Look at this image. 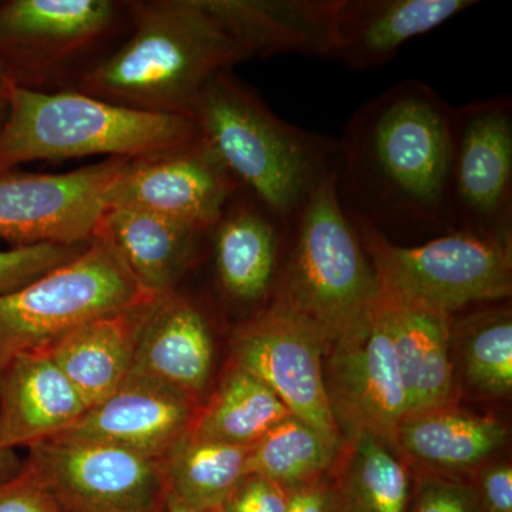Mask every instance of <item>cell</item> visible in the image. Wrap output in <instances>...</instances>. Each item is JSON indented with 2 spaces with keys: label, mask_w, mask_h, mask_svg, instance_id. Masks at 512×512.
<instances>
[{
  "label": "cell",
  "mask_w": 512,
  "mask_h": 512,
  "mask_svg": "<svg viewBox=\"0 0 512 512\" xmlns=\"http://www.w3.org/2000/svg\"><path fill=\"white\" fill-rule=\"evenodd\" d=\"M451 110L406 80L367 101L338 141L336 192L353 220L387 231H451Z\"/></svg>",
  "instance_id": "6da1fadb"
},
{
  "label": "cell",
  "mask_w": 512,
  "mask_h": 512,
  "mask_svg": "<svg viewBox=\"0 0 512 512\" xmlns=\"http://www.w3.org/2000/svg\"><path fill=\"white\" fill-rule=\"evenodd\" d=\"M130 39L84 72L74 89L128 109L191 117L215 74L251 59L204 0L126 3Z\"/></svg>",
  "instance_id": "7a4b0ae2"
},
{
  "label": "cell",
  "mask_w": 512,
  "mask_h": 512,
  "mask_svg": "<svg viewBox=\"0 0 512 512\" xmlns=\"http://www.w3.org/2000/svg\"><path fill=\"white\" fill-rule=\"evenodd\" d=\"M191 117L239 190L286 222L335 171L338 140L279 119L231 70L202 87Z\"/></svg>",
  "instance_id": "3957f363"
},
{
  "label": "cell",
  "mask_w": 512,
  "mask_h": 512,
  "mask_svg": "<svg viewBox=\"0 0 512 512\" xmlns=\"http://www.w3.org/2000/svg\"><path fill=\"white\" fill-rule=\"evenodd\" d=\"M0 126V173L32 161L93 156L146 158L201 137L192 117L128 109L77 92L46 93L10 83Z\"/></svg>",
  "instance_id": "277c9868"
},
{
  "label": "cell",
  "mask_w": 512,
  "mask_h": 512,
  "mask_svg": "<svg viewBox=\"0 0 512 512\" xmlns=\"http://www.w3.org/2000/svg\"><path fill=\"white\" fill-rule=\"evenodd\" d=\"M380 302L375 269L340 204L333 171L289 221L271 303L308 320L328 349L362 332Z\"/></svg>",
  "instance_id": "5b68a950"
},
{
  "label": "cell",
  "mask_w": 512,
  "mask_h": 512,
  "mask_svg": "<svg viewBox=\"0 0 512 512\" xmlns=\"http://www.w3.org/2000/svg\"><path fill=\"white\" fill-rule=\"evenodd\" d=\"M350 220L375 269L382 301L390 305L454 315L511 296L512 238L451 229L404 247L367 222Z\"/></svg>",
  "instance_id": "8992f818"
},
{
  "label": "cell",
  "mask_w": 512,
  "mask_h": 512,
  "mask_svg": "<svg viewBox=\"0 0 512 512\" xmlns=\"http://www.w3.org/2000/svg\"><path fill=\"white\" fill-rule=\"evenodd\" d=\"M93 238L73 261L0 293V372L18 356L47 352L84 323L151 298Z\"/></svg>",
  "instance_id": "52a82bcc"
},
{
  "label": "cell",
  "mask_w": 512,
  "mask_h": 512,
  "mask_svg": "<svg viewBox=\"0 0 512 512\" xmlns=\"http://www.w3.org/2000/svg\"><path fill=\"white\" fill-rule=\"evenodd\" d=\"M25 463L66 512H154L164 508L163 464L127 450L72 437L29 448Z\"/></svg>",
  "instance_id": "ba28073f"
},
{
  "label": "cell",
  "mask_w": 512,
  "mask_h": 512,
  "mask_svg": "<svg viewBox=\"0 0 512 512\" xmlns=\"http://www.w3.org/2000/svg\"><path fill=\"white\" fill-rule=\"evenodd\" d=\"M451 227L512 238V101L477 100L451 110Z\"/></svg>",
  "instance_id": "9c48e42d"
},
{
  "label": "cell",
  "mask_w": 512,
  "mask_h": 512,
  "mask_svg": "<svg viewBox=\"0 0 512 512\" xmlns=\"http://www.w3.org/2000/svg\"><path fill=\"white\" fill-rule=\"evenodd\" d=\"M128 158L64 174L0 173V239L16 247L87 244L109 207L111 185Z\"/></svg>",
  "instance_id": "30bf717a"
},
{
  "label": "cell",
  "mask_w": 512,
  "mask_h": 512,
  "mask_svg": "<svg viewBox=\"0 0 512 512\" xmlns=\"http://www.w3.org/2000/svg\"><path fill=\"white\" fill-rule=\"evenodd\" d=\"M325 350L308 320L271 303L235 330L231 363L264 382L293 417L340 441L323 375Z\"/></svg>",
  "instance_id": "8fae6325"
},
{
  "label": "cell",
  "mask_w": 512,
  "mask_h": 512,
  "mask_svg": "<svg viewBox=\"0 0 512 512\" xmlns=\"http://www.w3.org/2000/svg\"><path fill=\"white\" fill-rule=\"evenodd\" d=\"M325 357L326 393L340 434L369 433L396 446L407 400L383 302L362 332L329 346Z\"/></svg>",
  "instance_id": "7c38bea8"
},
{
  "label": "cell",
  "mask_w": 512,
  "mask_h": 512,
  "mask_svg": "<svg viewBox=\"0 0 512 512\" xmlns=\"http://www.w3.org/2000/svg\"><path fill=\"white\" fill-rule=\"evenodd\" d=\"M238 190L200 137L177 150L128 161L111 185L109 207L143 208L210 232Z\"/></svg>",
  "instance_id": "4fadbf2b"
},
{
  "label": "cell",
  "mask_w": 512,
  "mask_h": 512,
  "mask_svg": "<svg viewBox=\"0 0 512 512\" xmlns=\"http://www.w3.org/2000/svg\"><path fill=\"white\" fill-rule=\"evenodd\" d=\"M113 0H9L0 3V60L25 86L92 49L116 25Z\"/></svg>",
  "instance_id": "5bb4252c"
},
{
  "label": "cell",
  "mask_w": 512,
  "mask_h": 512,
  "mask_svg": "<svg viewBox=\"0 0 512 512\" xmlns=\"http://www.w3.org/2000/svg\"><path fill=\"white\" fill-rule=\"evenodd\" d=\"M200 406L174 390L130 375L59 437L100 441L163 460L191 430Z\"/></svg>",
  "instance_id": "9a60e30c"
},
{
  "label": "cell",
  "mask_w": 512,
  "mask_h": 512,
  "mask_svg": "<svg viewBox=\"0 0 512 512\" xmlns=\"http://www.w3.org/2000/svg\"><path fill=\"white\" fill-rule=\"evenodd\" d=\"M289 222L238 190L211 229L222 295L244 306L262 305L278 285Z\"/></svg>",
  "instance_id": "2e32d148"
},
{
  "label": "cell",
  "mask_w": 512,
  "mask_h": 512,
  "mask_svg": "<svg viewBox=\"0 0 512 512\" xmlns=\"http://www.w3.org/2000/svg\"><path fill=\"white\" fill-rule=\"evenodd\" d=\"M214 340L204 312L177 291L158 296L138 340L131 376L204 403Z\"/></svg>",
  "instance_id": "e0dca14e"
},
{
  "label": "cell",
  "mask_w": 512,
  "mask_h": 512,
  "mask_svg": "<svg viewBox=\"0 0 512 512\" xmlns=\"http://www.w3.org/2000/svg\"><path fill=\"white\" fill-rule=\"evenodd\" d=\"M474 5V0H336L329 59L356 70L383 66L404 43Z\"/></svg>",
  "instance_id": "ac0fdd59"
},
{
  "label": "cell",
  "mask_w": 512,
  "mask_h": 512,
  "mask_svg": "<svg viewBox=\"0 0 512 512\" xmlns=\"http://www.w3.org/2000/svg\"><path fill=\"white\" fill-rule=\"evenodd\" d=\"M87 410L50 353L18 356L0 372V446L16 450L55 439Z\"/></svg>",
  "instance_id": "d6986e66"
},
{
  "label": "cell",
  "mask_w": 512,
  "mask_h": 512,
  "mask_svg": "<svg viewBox=\"0 0 512 512\" xmlns=\"http://www.w3.org/2000/svg\"><path fill=\"white\" fill-rule=\"evenodd\" d=\"M208 234L156 212L119 205L106 208L93 238L110 249L144 292L160 296L175 291Z\"/></svg>",
  "instance_id": "ffe728a7"
},
{
  "label": "cell",
  "mask_w": 512,
  "mask_h": 512,
  "mask_svg": "<svg viewBox=\"0 0 512 512\" xmlns=\"http://www.w3.org/2000/svg\"><path fill=\"white\" fill-rule=\"evenodd\" d=\"M252 57H330L336 0H204Z\"/></svg>",
  "instance_id": "44dd1931"
},
{
  "label": "cell",
  "mask_w": 512,
  "mask_h": 512,
  "mask_svg": "<svg viewBox=\"0 0 512 512\" xmlns=\"http://www.w3.org/2000/svg\"><path fill=\"white\" fill-rule=\"evenodd\" d=\"M158 296L84 323L50 350L53 360L87 407L96 406L126 382L138 340Z\"/></svg>",
  "instance_id": "7402d4cb"
},
{
  "label": "cell",
  "mask_w": 512,
  "mask_h": 512,
  "mask_svg": "<svg viewBox=\"0 0 512 512\" xmlns=\"http://www.w3.org/2000/svg\"><path fill=\"white\" fill-rule=\"evenodd\" d=\"M407 400V417L454 407L456 367L450 315L384 301Z\"/></svg>",
  "instance_id": "603a6c76"
},
{
  "label": "cell",
  "mask_w": 512,
  "mask_h": 512,
  "mask_svg": "<svg viewBox=\"0 0 512 512\" xmlns=\"http://www.w3.org/2000/svg\"><path fill=\"white\" fill-rule=\"evenodd\" d=\"M507 437L500 421L446 407L406 417L396 447L436 470L466 471L497 453Z\"/></svg>",
  "instance_id": "cb8c5ba5"
},
{
  "label": "cell",
  "mask_w": 512,
  "mask_h": 512,
  "mask_svg": "<svg viewBox=\"0 0 512 512\" xmlns=\"http://www.w3.org/2000/svg\"><path fill=\"white\" fill-rule=\"evenodd\" d=\"M291 416L264 382L231 363L210 399L198 409L190 433L232 446L252 447Z\"/></svg>",
  "instance_id": "d4e9b609"
},
{
  "label": "cell",
  "mask_w": 512,
  "mask_h": 512,
  "mask_svg": "<svg viewBox=\"0 0 512 512\" xmlns=\"http://www.w3.org/2000/svg\"><path fill=\"white\" fill-rule=\"evenodd\" d=\"M249 450L251 447L202 439L188 431L161 460L165 488L192 508L220 510L248 476Z\"/></svg>",
  "instance_id": "484cf974"
},
{
  "label": "cell",
  "mask_w": 512,
  "mask_h": 512,
  "mask_svg": "<svg viewBox=\"0 0 512 512\" xmlns=\"http://www.w3.org/2000/svg\"><path fill=\"white\" fill-rule=\"evenodd\" d=\"M352 454L339 481V512H410V473L393 444L369 433L352 437Z\"/></svg>",
  "instance_id": "4316f807"
},
{
  "label": "cell",
  "mask_w": 512,
  "mask_h": 512,
  "mask_svg": "<svg viewBox=\"0 0 512 512\" xmlns=\"http://www.w3.org/2000/svg\"><path fill=\"white\" fill-rule=\"evenodd\" d=\"M339 446V440L291 416L251 447L248 474L264 477L289 491L322 478L335 461Z\"/></svg>",
  "instance_id": "83f0119b"
},
{
  "label": "cell",
  "mask_w": 512,
  "mask_h": 512,
  "mask_svg": "<svg viewBox=\"0 0 512 512\" xmlns=\"http://www.w3.org/2000/svg\"><path fill=\"white\" fill-rule=\"evenodd\" d=\"M451 318V315H450ZM451 336L461 353L464 377L478 392L505 397L512 390V316L493 306L453 322Z\"/></svg>",
  "instance_id": "f1b7e54d"
},
{
  "label": "cell",
  "mask_w": 512,
  "mask_h": 512,
  "mask_svg": "<svg viewBox=\"0 0 512 512\" xmlns=\"http://www.w3.org/2000/svg\"><path fill=\"white\" fill-rule=\"evenodd\" d=\"M87 244L47 242L0 251V293L16 291L47 272L73 261L82 254Z\"/></svg>",
  "instance_id": "f546056e"
},
{
  "label": "cell",
  "mask_w": 512,
  "mask_h": 512,
  "mask_svg": "<svg viewBox=\"0 0 512 512\" xmlns=\"http://www.w3.org/2000/svg\"><path fill=\"white\" fill-rule=\"evenodd\" d=\"M410 512H483L474 484L427 476L413 488Z\"/></svg>",
  "instance_id": "4dcf8cb0"
},
{
  "label": "cell",
  "mask_w": 512,
  "mask_h": 512,
  "mask_svg": "<svg viewBox=\"0 0 512 512\" xmlns=\"http://www.w3.org/2000/svg\"><path fill=\"white\" fill-rule=\"evenodd\" d=\"M0 512H66L55 495L23 461L15 477L0 483Z\"/></svg>",
  "instance_id": "1f68e13d"
},
{
  "label": "cell",
  "mask_w": 512,
  "mask_h": 512,
  "mask_svg": "<svg viewBox=\"0 0 512 512\" xmlns=\"http://www.w3.org/2000/svg\"><path fill=\"white\" fill-rule=\"evenodd\" d=\"M288 491L256 474L237 485L220 512H285Z\"/></svg>",
  "instance_id": "d6a6232c"
},
{
  "label": "cell",
  "mask_w": 512,
  "mask_h": 512,
  "mask_svg": "<svg viewBox=\"0 0 512 512\" xmlns=\"http://www.w3.org/2000/svg\"><path fill=\"white\" fill-rule=\"evenodd\" d=\"M476 487L483 512H512V467L495 464L478 473Z\"/></svg>",
  "instance_id": "836d02e7"
},
{
  "label": "cell",
  "mask_w": 512,
  "mask_h": 512,
  "mask_svg": "<svg viewBox=\"0 0 512 512\" xmlns=\"http://www.w3.org/2000/svg\"><path fill=\"white\" fill-rule=\"evenodd\" d=\"M285 512H339L335 483L319 478L288 491Z\"/></svg>",
  "instance_id": "e575fe53"
},
{
  "label": "cell",
  "mask_w": 512,
  "mask_h": 512,
  "mask_svg": "<svg viewBox=\"0 0 512 512\" xmlns=\"http://www.w3.org/2000/svg\"><path fill=\"white\" fill-rule=\"evenodd\" d=\"M22 464L23 461H20L15 450L0 446V483L15 477L22 468Z\"/></svg>",
  "instance_id": "d590c367"
},
{
  "label": "cell",
  "mask_w": 512,
  "mask_h": 512,
  "mask_svg": "<svg viewBox=\"0 0 512 512\" xmlns=\"http://www.w3.org/2000/svg\"><path fill=\"white\" fill-rule=\"evenodd\" d=\"M164 511L165 512H220V510L215 511H202L197 510V508H192L190 505L184 504L183 501L178 500L177 497H174L171 493H165L164 498Z\"/></svg>",
  "instance_id": "8d00e7d4"
},
{
  "label": "cell",
  "mask_w": 512,
  "mask_h": 512,
  "mask_svg": "<svg viewBox=\"0 0 512 512\" xmlns=\"http://www.w3.org/2000/svg\"><path fill=\"white\" fill-rule=\"evenodd\" d=\"M6 89H8V87H6ZM6 89L0 90V126H2L3 121H5L9 109Z\"/></svg>",
  "instance_id": "74e56055"
},
{
  "label": "cell",
  "mask_w": 512,
  "mask_h": 512,
  "mask_svg": "<svg viewBox=\"0 0 512 512\" xmlns=\"http://www.w3.org/2000/svg\"><path fill=\"white\" fill-rule=\"evenodd\" d=\"M10 83L12 80H10L8 66L0 60V90L6 89Z\"/></svg>",
  "instance_id": "f35d334b"
},
{
  "label": "cell",
  "mask_w": 512,
  "mask_h": 512,
  "mask_svg": "<svg viewBox=\"0 0 512 512\" xmlns=\"http://www.w3.org/2000/svg\"><path fill=\"white\" fill-rule=\"evenodd\" d=\"M154 512H165V511H164V508H163V510H160V511H154Z\"/></svg>",
  "instance_id": "ab89813d"
}]
</instances>
